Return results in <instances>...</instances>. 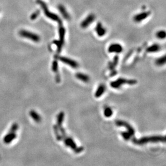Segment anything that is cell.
<instances>
[{"instance_id": "obj_1", "label": "cell", "mask_w": 166, "mask_h": 166, "mask_svg": "<svg viewBox=\"0 0 166 166\" xmlns=\"http://www.w3.org/2000/svg\"><path fill=\"white\" fill-rule=\"evenodd\" d=\"M133 142L134 143L143 145L147 143H157V142H165V138L163 136H152L145 137L139 139V140L133 139Z\"/></svg>"}, {"instance_id": "obj_2", "label": "cell", "mask_w": 166, "mask_h": 166, "mask_svg": "<svg viewBox=\"0 0 166 166\" xmlns=\"http://www.w3.org/2000/svg\"><path fill=\"white\" fill-rule=\"evenodd\" d=\"M37 2L38 4H39L41 5V7H42L44 12L46 16L48 17L49 18H51V19H52L53 21H57L59 24L60 25H62V21L60 19V18H59V17H58L57 15H55L53 13H52L51 12H49L48 9L47 8V7L46 6V4H45L43 1H41V0H38Z\"/></svg>"}, {"instance_id": "obj_3", "label": "cell", "mask_w": 166, "mask_h": 166, "mask_svg": "<svg viewBox=\"0 0 166 166\" xmlns=\"http://www.w3.org/2000/svg\"><path fill=\"white\" fill-rule=\"evenodd\" d=\"M137 83L135 80H126L123 78L118 79L116 81H113L110 83L111 86L113 88H119L124 84H129L130 85H134Z\"/></svg>"}, {"instance_id": "obj_4", "label": "cell", "mask_w": 166, "mask_h": 166, "mask_svg": "<svg viewBox=\"0 0 166 166\" xmlns=\"http://www.w3.org/2000/svg\"><path fill=\"white\" fill-rule=\"evenodd\" d=\"M64 142L65 144L67 146L70 147L71 148H72L75 153H79L81 152L83 150V147H78L76 146V145L75 144L73 140L70 138H67V137H65L63 138Z\"/></svg>"}, {"instance_id": "obj_5", "label": "cell", "mask_w": 166, "mask_h": 166, "mask_svg": "<svg viewBox=\"0 0 166 166\" xmlns=\"http://www.w3.org/2000/svg\"><path fill=\"white\" fill-rule=\"evenodd\" d=\"M19 34L22 37L31 39L35 42H38L40 41V37L38 35L26 31V30H22L19 32Z\"/></svg>"}, {"instance_id": "obj_6", "label": "cell", "mask_w": 166, "mask_h": 166, "mask_svg": "<svg viewBox=\"0 0 166 166\" xmlns=\"http://www.w3.org/2000/svg\"><path fill=\"white\" fill-rule=\"evenodd\" d=\"M57 59L60 60L61 62H63L65 64H67L70 67H72V68H76L78 67L79 65L77 62H76L74 60L72 59H70L69 58H66L64 57H61V56H58Z\"/></svg>"}, {"instance_id": "obj_7", "label": "cell", "mask_w": 166, "mask_h": 166, "mask_svg": "<svg viewBox=\"0 0 166 166\" xmlns=\"http://www.w3.org/2000/svg\"><path fill=\"white\" fill-rule=\"evenodd\" d=\"M116 123V125L117 126H124L127 130V132L130 133V134L131 135V136H133L134 135L135 131L134 129L129 123L124 121H122V120H117Z\"/></svg>"}, {"instance_id": "obj_8", "label": "cell", "mask_w": 166, "mask_h": 166, "mask_svg": "<svg viewBox=\"0 0 166 166\" xmlns=\"http://www.w3.org/2000/svg\"><path fill=\"white\" fill-rule=\"evenodd\" d=\"M95 16L94 14H90L82 22L81 26L82 28H86L89 26L95 20Z\"/></svg>"}, {"instance_id": "obj_9", "label": "cell", "mask_w": 166, "mask_h": 166, "mask_svg": "<svg viewBox=\"0 0 166 166\" xmlns=\"http://www.w3.org/2000/svg\"><path fill=\"white\" fill-rule=\"evenodd\" d=\"M123 51V47L121 46V45L119 44H112L108 48V51L110 53H119L122 52Z\"/></svg>"}, {"instance_id": "obj_10", "label": "cell", "mask_w": 166, "mask_h": 166, "mask_svg": "<svg viewBox=\"0 0 166 166\" xmlns=\"http://www.w3.org/2000/svg\"><path fill=\"white\" fill-rule=\"evenodd\" d=\"M150 12H143L140 13L134 17L133 19L135 22H140L146 18L150 15Z\"/></svg>"}, {"instance_id": "obj_11", "label": "cell", "mask_w": 166, "mask_h": 166, "mask_svg": "<svg viewBox=\"0 0 166 166\" xmlns=\"http://www.w3.org/2000/svg\"><path fill=\"white\" fill-rule=\"evenodd\" d=\"M95 30H96V32L98 36L99 37L103 36L106 33V30L105 29V28L103 27L102 24L100 23H97L96 28H95Z\"/></svg>"}, {"instance_id": "obj_12", "label": "cell", "mask_w": 166, "mask_h": 166, "mask_svg": "<svg viewBox=\"0 0 166 166\" xmlns=\"http://www.w3.org/2000/svg\"><path fill=\"white\" fill-rule=\"evenodd\" d=\"M105 86L104 84H100L98 87L96 93H95V97L99 98L104 94L105 91Z\"/></svg>"}, {"instance_id": "obj_13", "label": "cell", "mask_w": 166, "mask_h": 166, "mask_svg": "<svg viewBox=\"0 0 166 166\" xmlns=\"http://www.w3.org/2000/svg\"><path fill=\"white\" fill-rule=\"evenodd\" d=\"M58 9L60 10V13L61 14V15H62V16L66 19H69L70 18V16H69V15L68 14V12L66 11V9L65 8L62 6V5H60L58 7Z\"/></svg>"}, {"instance_id": "obj_14", "label": "cell", "mask_w": 166, "mask_h": 166, "mask_svg": "<svg viewBox=\"0 0 166 166\" xmlns=\"http://www.w3.org/2000/svg\"><path fill=\"white\" fill-rule=\"evenodd\" d=\"M76 77L80 80L84 82H88L89 81V77L88 75H85L83 73H78L76 74Z\"/></svg>"}, {"instance_id": "obj_15", "label": "cell", "mask_w": 166, "mask_h": 166, "mask_svg": "<svg viewBox=\"0 0 166 166\" xmlns=\"http://www.w3.org/2000/svg\"><path fill=\"white\" fill-rule=\"evenodd\" d=\"M65 35V29L62 26V25H60V28H59V36H60V42L62 44H63L64 43Z\"/></svg>"}, {"instance_id": "obj_16", "label": "cell", "mask_w": 166, "mask_h": 166, "mask_svg": "<svg viewBox=\"0 0 166 166\" xmlns=\"http://www.w3.org/2000/svg\"><path fill=\"white\" fill-rule=\"evenodd\" d=\"M160 49V45L158 44H154L152 46L148 47L146 49L147 52H156L159 51Z\"/></svg>"}, {"instance_id": "obj_17", "label": "cell", "mask_w": 166, "mask_h": 166, "mask_svg": "<svg viewBox=\"0 0 166 166\" xmlns=\"http://www.w3.org/2000/svg\"><path fill=\"white\" fill-rule=\"evenodd\" d=\"M64 117H65V114L63 112H61L59 114L57 119V123L58 125V126L61 127L62 122H63Z\"/></svg>"}, {"instance_id": "obj_18", "label": "cell", "mask_w": 166, "mask_h": 166, "mask_svg": "<svg viewBox=\"0 0 166 166\" xmlns=\"http://www.w3.org/2000/svg\"><path fill=\"white\" fill-rule=\"evenodd\" d=\"M113 112L112 109L109 107H107L104 109V114L106 117H110L112 115Z\"/></svg>"}, {"instance_id": "obj_19", "label": "cell", "mask_w": 166, "mask_h": 166, "mask_svg": "<svg viewBox=\"0 0 166 166\" xmlns=\"http://www.w3.org/2000/svg\"><path fill=\"white\" fill-rule=\"evenodd\" d=\"M156 64L158 66H162V65L165 64V57L163 56L162 57H161L158 59H157L155 61Z\"/></svg>"}, {"instance_id": "obj_20", "label": "cell", "mask_w": 166, "mask_h": 166, "mask_svg": "<svg viewBox=\"0 0 166 166\" xmlns=\"http://www.w3.org/2000/svg\"><path fill=\"white\" fill-rule=\"evenodd\" d=\"M165 35V32L163 30H161L157 33V37L159 39H164Z\"/></svg>"}, {"instance_id": "obj_21", "label": "cell", "mask_w": 166, "mask_h": 166, "mask_svg": "<svg viewBox=\"0 0 166 166\" xmlns=\"http://www.w3.org/2000/svg\"><path fill=\"white\" fill-rule=\"evenodd\" d=\"M54 43H55V44L57 45V51H58V52L59 53V52H61L63 44L60 41H54Z\"/></svg>"}, {"instance_id": "obj_22", "label": "cell", "mask_w": 166, "mask_h": 166, "mask_svg": "<svg viewBox=\"0 0 166 166\" xmlns=\"http://www.w3.org/2000/svg\"><path fill=\"white\" fill-rule=\"evenodd\" d=\"M122 135L123 137L126 140H128L130 139L131 137V135L130 134V133L129 132H124L122 133Z\"/></svg>"}, {"instance_id": "obj_23", "label": "cell", "mask_w": 166, "mask_h": 166, "mask_svg": "<svg viewBox=\"0 0 166 166\" xmlns=\"http://www.w3.org/2000/svg\"><path fill=\"white\" fill-rule=\"evenodd\" d=\"M39 11L38 10V11H36L35 12H34L33 14L31 15V19L32 20H34L35 19H36L38 16H39Z\"/></svg>"}, {"instance_id": "obj_24", "label": "cell", "mask_w": 166, "mask_h": 166, "mask_svg": "<svg viewBox=\"0 0 166 166\" xmlns=\"http://www.w3.org/2000/svg\"><path fill=\"white\" fill-rule=\"evenodd\" d=\"M58 65L57 62L56 61H54L53 63V66H52V68H53V71L56 72L58 70Z\"/></svg>"}, {"instance_id": "obj_25", "label": "cell", "mask_w": 166, "mask_h": 166, "mask_svg": "<svg viewBox=\"0 0 166 166\" xmlns=\"http://www.w3.org/2000/svg\"><path fill=\"white\" fill-rule=\"evenodd\" d=\"M118 56H115L114 57V59H113V62H112L113 66L115 67L116 66V65L118 64Z\"/></svg>"}, {"instance_id": "obj_26", "label": "cell", "mask_w": 166, "mask_h": 166, "mask_svg": "<svg viewBox=\"0 0 166 166\" xmlns=\"http://www.w3.org/2000/svg\"><path fill=\"white\" fill-rule=\"evenodd\" d=\"M55 132H56V135H57V138H58V140H60L61 139V137L60 135V134L59 133V132H58V129L56 126H55Z\"/></svg>"}]
</instances>
